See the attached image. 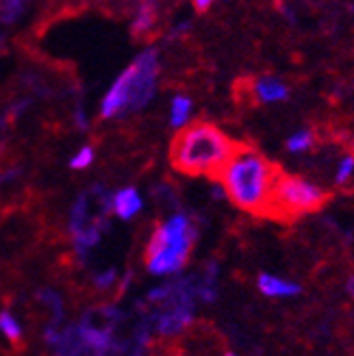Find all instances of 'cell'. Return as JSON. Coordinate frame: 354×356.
<instances>
[{
	"label": "cell",
	"instance_id": "obj_1",
	"mask_svg": "<svg viewBox=\"0 0 354 356\" xmlns=\"http://www.w3.org/2000/svg\"><path fill=\"white\" fill-rule=\"evenodd\" d=\"M276 172L259 150L237 146L218 178L235 207L250 213H268Z\"/></svg>",
	"mask_w": 354,
	"mask_h": 356
},
{
	"label": "cell",
	"instance_id": "obj_2",
	"mask_svg": "<svg viewBox=\"0 0 354 356\" xmlns=\"http://www.w3.org/2000/svg\"><path fill=\"white\" fill-rule=\"evenodd\" d=\"M237 144L211 122L185 124L174 137L170 159L172 165L189 176L218 178L224 163L231 159Z\"/></svg>",
	"mask_w": 354,
	"mask_h": 356
},
{
	"label": "cell",
	"instance_id": "obj_3",
	"mask_svg": "<svg viewBox=\"0 0 354 356\" xmlns=\"http://www.w3.org/2000/svg\"><path fill=\"white\" fill-rule=\"evenodd\" d=\"M198 233L185 213H176L166 224L156 226L146 245V265L154 276L179 272L185 265Z\"/></svg>",
	"mask_w": 354,
	"mask_h": 356
},
{
	"label": "cell",
	"instance_id": "obj_4",
	"mask_svg": "<svg viewBox=\"0 0 354 356\" xmlns=\"http://www.w3.org/2000/svg\"><path fill=\"white\" fill-rule=\"evenodd\" d=\"M326 202V191L313 185L311 181L296 174L276 172L268 216L296 218L303 213L317 211Z\"/></svg>",
	"mask_w": 354,
	"mask_h": 356
},
{
	"label": "cell",
	"instance_id": "obj_5",
	"mask_svg": "<svg viewBox=\"0 0 354 356\" xmlns=\"http://www.w3.org/2000/svg\"><path fill=\"white\" fill-rule=\"evenodd\" d=\"M133 79L129 89V104L127 113L137 111L141 106H146L156 89V72H159V61H156V50H146L133 61Z\"/></svg>",
	"mask_w": 354,
	"mask_h": 356
},
{
	"label": "cell",
	"instance_id": "obj_6",
	"mask_svg": "<svg viewBox=\"0 0 354 356\" xmlns=\"http://www.w3.org/2000/svg\"><path fill=\"white\" fill-rule=\"evenodd\" d=\"M133 72H135V67L129 65V67L124 70V72L115 79V83H113L111 89H109V94L104 96V100H102V109H100V115H102V118H115V115L127 113L129 89H131Z\"/></svg>",
	"mask_w": 354,
	"mask_h": 356
},
{
	"label": "cell",
	"instance_id": "obj_7",
	"mask_svg": "<svg viewBox=\"0 0 354 356\" xmlns=\"http://www.w3.org/2000/svg\"><path fill=\"white\" fill-rule=\"evenodd\" d=\"M257 287L265 298H296L303 293V287L293 280H285L274 274H259Z\"/></svg>",
	"mask_w": 354,
	"mask_h": 356
},
{
	"label": "cell",
	"instance_id": "obj_8",
	"mask_svg": "<svg viewBox=\"0 0 354 356\" xmlns=\"http://www.w3.org/2000/svg\"><path fill=\"white\" fill-rule=\"evenodd\" d=\"M255 94L261 102H282L289 98V87L274 76H263L255 83Z\"/></svg>",
	"mask_w": 354,
	"mask_h": 356
},
{
	"label": "cell",
	"instance_id": "obj_9",
	"mask_svg": "<svg viewBox=\"0 0 354 356\" xmlns=\"http://www.w3.org/2000/svg\"><path fill=\"white\" fill-rule=\"evenodd\" d=\"M141 207H144V202H141L137 189H133V187L120 189L113 195V211L118 213L120 220H131V218H135L137 213L141 211Z\"/></svg>",
	"mask_w": 354,
	"mask_h": 356
},
{
	"label": "cell",
	"instance_id": "obj_10",
	"mask_svg": "<svg viewBox=\"0 0 354 356\" xmlns=\"http://www.w3.org/2000/svg\"><path fill=\"white\" fill-rule=\"evenodd\" d=\"M79 337H81L83 348H90L94 352H107V350L113 348V339H111V332L109 330L94 328V326H90L87 322L79 328Z\"/></svg>",
	"mask_w": 354,
	"mask_h": 356
},
{
	"label": "cell",
	"instance_id": "obj_11",
	"mask_svg": "<svg viewBox=\"0 0 354 356\" xmlns=\"http://www.w3.org/2000/svg\"><path fill=\"white\" fill-rule=\"evenodd\" d=\"M193 109V102L187 96H174L172 100V111H170V124L174 129H183L185 124L189 122Z\"/></svg>",
	"mask_w": 354,
	"mask_h": 356
},
{
	"label": "cell",
	"instance_id": "obj_12",
	"mask_svg": "<svg viewBox=\"0 0 354 356\" xmlns=\"http://www.w3.org/2000/svg\"><path fill=\"white\" fill-rule=\"evenodd\" d=\"M311 146H313V133H311L309 129L298 131V133H293V135L287 139V150H289L291 154H303V152H307Z\"/></svg>",
	"mask_w": 354,
	"mask_h": 356
},
{
	"label": "cell",
	"instance_id": "obj_13",
	"mask_svg": "<svg viewBox=\"0 0 354 356\" xmlns=\"http://www.w3.org/2000/svg\"><path fill=\"white\" fill-rule=\"evenodd\" d=\"M0 330L5 332V337L13 346H20V339H22L20 324H17L9 313H0Z\"/></svg>",
	"mask_w": 354,
	"mask_h": 356
},
{
	"label": "cell",
	"instance_id": "obj_14",
	"mask_svg": "<svg viewBox=\"0 0 354 356\" xmlns=\"http://www.w3.org/2000/svg\"><path fill=\"white\" fill-rule=\"evenodd\" d=\"M152 22H154V11H152L150 5H144V7H141V11H139V15H137V20H135L133 33H135V35L146 33V31L152 26Z\"/></svg>",
	"mask_w": 354,
	"mask_h": 356
},
{
	"label": "cell",
	"instance_id": "obj_15",
	"mask_svg": "<svg viewBox=\"0 0 354 356\" xmlns=\"http://www.w3.org/2000/svg\"><path fill=\"white\" fill-rule=\"evenodd\" d=\"M22 11V0H0V20L11 22Z\"/></svg>",
	"mask_w": 354,
	"mask_h": 356
},
{
	"label": "cell",
	"instance_id": "obj_16",
	"mask_svg": "<svg viewBox=\"0 0 354 356\" xmlns=\"http://www.w3.org/2000/svg\"><path fill=\"white\" fill-rule=\"evenodd\" d=\"M352 174H354V156L348 154V156H344L341 161H339V165H337V176H335V181H337L339 185H344Z\"/></svg>",
	"mask_w": 354,
	"mask_h": 356
},
{
	"label": "cell",
	"instance_id": "obj_17",
	"mask_svg": "<svg viewBox=\"0 0 354 356\" xmlns=\"http://www.w3.org/2000/svg\"><path fill=\"white\" fill-rule=\"evenodd\" d=\"M92 161H94V150L90 148V146H85L72 161H70V168H74V170H85L87 165H92Z\"/></svg>",
	"mask_w": 354,
	"mask_h": 356
},
{
	"label": "cell",
	"instance_id": "obj_18",
	"mask_svg": "<svg viewBox=\"0 0 354 356\" xmlns=\"http://www.w3.org/2000/svg\"><path fill=\"white\" fill-rule=\"evenodd\" d=\"M113 280H115V272L109 270L107 274H102V276L96 278V284H98V289H107V287H111V284H113Z\"/></svg>",
	"mask_w": 354,
	"mask_h": 356
},
{
	"label": "cell",
	"instance_id": "obj_19",
	"mask_svg": "<svg viewBox=\"0 0 354 356\" xmlns=\"http://www.w3.org/2000/svg\"><path fill=\"white\" fill-rule=\"evenodd\" d=\"M216 3V0H193V7H196V11H207L211 5H214Z\"/></svg>",
	"mask_w": 354,
	"mask_h": 356
},
{
	"label": "cell",
	"instance_id": "obj_20",
	"mask_svg": "<svg viewBox=\"0 0 354 356\" xmlns=\"http://www.w3.org/2000/svg\"><path fill=\"white\" fill-rule=\"evenodd\" d=\"M346 291H348L350 298H354V276H350V278L346 280Z\"/></svg>",
	"mask_w": 354,
	"mask_h": 356
},
{
	"label": "cell",
	"instance_id": "obj_21",
	"mask_svg": "<svg viewBox=\"0 0 354 356\" xmlns=\"http://www.w3.org/2000/svg\"><path fill=\"white\" fill-rule=\"evenodd\" d=\"M0 124H3V120H0Z\"/></svg>",
	"mask_w": 354,
	"mask_h": 356
}]
</instances>
